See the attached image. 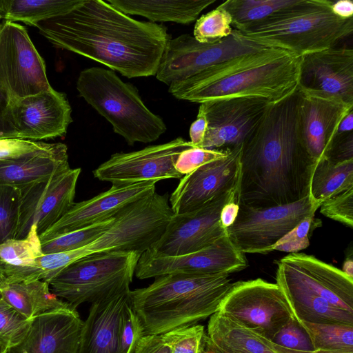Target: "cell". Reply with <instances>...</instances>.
Here are the masks:
<instances>
[{"mask_svg": "<svg viewBox=\"0 0 353 353\" xmlns=\"http://www.w3.org/2000/svg\"><path fill=\"white\" fill-rule=\"evenodd\" d=\"M204 352L205 353H236L221 349L210 341L206 334L204 339Z\"/></svg>", "mask_w": 353, "mask_h": 353, "instance_id": "9f6ffc18", "label": "cell"}, {"mask_svg": "<svg viewBox=\"0 0 353 353\" xmlns=\"http://www.w3.org/2000/svg\"><path fill=\"white\" fill-rule=\"evenodd\" d=\"M331 10L339 18L343 19L353 18V2L351 0L332 2Z\"/></svg>", "mask_w": 353, "mask_h": 353, "instance_id": "f5cc1de1", "label": "cell"}, {"mask_svg": "<svg viewBox=\"0 0 353 353\" xmlns=\"http://www.w3.org/2000/svg\"><path fill=\"white\" fill-rule=\"evenodd\" d=\"M229 151L230 148L211 150L192 147L180 153L174 167L177 172L184 176L208 163L225 157Z\"/></svg>", "mask_w": 353, "mask_h": 353, "instance_id": "7bdbcfd3", "label": "cell"}, {"mask_svg": "<svg viewBox=\"0 0 353 353\" xmlns=\"http://www.w3.org/2000/svg\"><path fill=\"white\" fill-rule=\"evenodd\" d=\"M6 350L3 353H6Z\"/></svg>", "mask_w": 353, "mask_h": 353, "instance_id": "be15d7a7", "label": "cell"}, {"mask_svg": "<svg viewBox=\"0 0 353 353\" xmlns=\"http://www.w3.org/2000/svg\"><path fill=\"white\" fill-rule=\"evenodd\" d=\"M205 334L204 327L196 324L163 334L171 347L172 353H201Z\"/></svg>", "mask_w": 353, "mask_h": 353, "instance_id": "60d3db41", "label": "cell"}, {"mask_svg": "<svg viewBox=\"0 0 353 353\" xmlns=\"http://www.w3.org/2000/svg\"><path fill=\"white\" fill-rule=\"evenodd\" d=\"M332 2L301 0L297 5L239 32L247 38L299 57L332 48L353 31V18L336 17L331 10Z\"/></svg>", "mask_w": 353, "mask_h": 353, "instance_id": "8992f818", "label": "cell"}, {"mask_svg": "<svg viewBox=\"0 0 353 353\" xmlns=\"http://www.w3.org/2000/svg\"><path fill=\"white\" fill-rule=\"evenodd\" d=\"M326 158L334 163L353 160V132L336 136Z\"/></svg>", "mask_w": 353, "mask_h": 353, "instance_id": "7dc6e473", "label": "cell"}, {"mask_svg": "<svg viewBox=\"0 0 353 353\" xmlns=\"http://www.w3.org/2000/svg\"><path fill=\"white\" fill-rule=\"evenodd\" d=\"M34 26L55 47L128 78L156 75L170 39L165 26L135 20L101 0H83L70 12Z\"/></svg>", "mask_w": 353, "mask_h": 353, "instance_id": "6da1fadb", "label": "cell"}, {"mask_svg": "<svg viewBox=\"0 0 353 353\" xmlns=\"http://www.w3.org/2000/svg\"><path fill=\"white\" fill-rule=\"evenodd\" d=\"M247 266L244 254L226 234L212 245L184 255H157L148 249L141 254L134 274L141 280L174 274H230Z\"/></svg>", "mask_w": 353, "mask_h": 353, "instance_id": "9a60e30c", "label": "cell"}, {"mask_svg": "<svg viewBox=\"0 0 353 353\" xmlns=\"http://www.w3.org/2000/svg\"><path fill=\"white\" fill-rule=\"evenodd\" d=\"M143 336L139 319L131 306H127L121 324L119 341V353H134L136 345Z\"/></svg>", "mask_w": 353, "mask_h": 353, "instance_id": "bcb514c9", "label": "cell"}, {"mask_svg": "<svg viewBox=\"0 0 353 353\" xmlns=\"http://www.w3.org/2000/svg\"><path fill=\"white\" fill-rule=\"evenodd\" d=\"M342 271L347 276L353 278V260L352 256L346 258L343 265Z\"/></svg>", "mask_w": 353, "mask_h": 353, "instance_id": "6f0895ef", "label": "cell"}, {"mask_svg": "<svg viewBox=\"0 0 353 353\" xmlns=\"http://www.w3.org/2000/svg\"><path fill=\"white\" fill-rule=\"evenodd\" d=\"M269 342H270V345H272V348L277 353H350V352H332V351H325V350H314V351H308V352L296 351V350H289L287 348H284V347L278 346L270 341H269Z\"/></svg>", "mask_w": 353, "mask_h": 353, "instance_id": "11a10c76", "label": "cell"}, {"mask_svg": "<svg viewBox=\"0 0 353 353\" xmlns=\"http://www.w3.org/2000/svg\"><path fill=\"white\" fill-rule=\"evenodd\" d=\"M231 25L230 14L219 6L196 20L193 37L201 43H215L231 34Z\"/></svg>", "mask_w": 353, "mask_h": 353, "instance_id": "8d00e7d4", "label": "cell"}, {"mask_svg": "<svg viewBox=\"0 0 353 353\" xmlns=\"http://www.w3.org/2000/svg\"><path fill=\"white\" fill-rule=\"evenodd\" d=\"M77 89L130 145L155 141L166 130L163 119L146 107L137 89L113 70L99 67L82 70Z\"/></svg>", "mask_w": 353, "mask_h": 353, "instance_id": "52a82bcc", "label": "cell"}, {"mask_svg": "<svg viewBox=\"0 0 353 353\" xmlns=\"http://www.w3.org/2000/svg\"><path fill=\"white\" fill-rule=\"evenodd\" d=\"M297 88L305 94L353 105V50L334 46L301 57Z\"/></svg>", "mask_w": 353, "mask_h": 353, "instance_id": "d6986e66", "label": "cell"}, {"mask_svg": "<svg viewBox=\"0 0 353 353\" xmlns=\"http://www.w3.org/2000/svg\"><path fill=\"white\" fill-rule=\"evenodd\" d=\"M130 291L131 306L144 335L196 325L219 311L233 283L229 274H165Z\"/></svg>", "mask_w": 353, "mask_h": 353, "instance_id": "3957f363", "label": "cell"}, {"mask_svg": "<svg viewBox=\"0 0 353 353\" xmlns=\"http://www.w3.org/2000/svg\"><path fill=\"white\" fill-rule=\"evenodd\" d=\"M300 60L301 57L274 48L225 70H204L172 83L168 92L178 99L199 103L240 97H261L273 103L296 90Z\"/></svg>", "mask_w": 353, "mask_h": 353, "instance_id": "277c9868", "label": "cell"}, {"mask_svg": "<svg viewBox=\"0 0 353 353\" xmlns=\"http://www.w3.org/2000/svg\"><path fill=\"white\" fill-rule=\"evenodd\" d=\"M201 353H205V352H204V347H203V350Z\"/></svg>", "mask_w": 353, "mask_h": 353, "instance_id": "6125c7cd", "label": "cell"}, {"mask_svg": "<svg viewBox=\"0 0 353 353\" xmlns=\"http://www.w3.org/2000/svg\"><path fill=\"white\" fill-rule=\"evenodd\" d=\"M0 82L11 101L52 89L44 61L26 30L8 21L0 31Z\"/></svg>", "mask_w": 353, "mask_h": 353, "instance_id": "7c38bea8", "label": "cell"}, {"mask_svg": "<svg viewBox=\"0 0 353 353\" xmlns=\"http://www.w3.org/2000/svg\"><path fill=\"white\" fill-rule=\"evenodd\" d=\"M114 219L115 216L81 230L41 242L42 253L43 254H49L65 252L81 248L100 236L113 223Z\"/></svg>", "mask_w": 353, "mask_h": 353, "instance_id": "e575fe53", "label": "cell"}, {"mask_svg": "<svg viewBox=\"0 0 353 353\" xmlns=\"http://www.w3.org/2000/svg\"><path fill=\"white\" fill-rule=\"evenodd\" d=\"M207 336L222 350L236 353H277L269 341L219 312L210 316Z\"/></svg>", "mask_w": 353, "mask_h": 353, "instance_id": "f1b7e54d", "label": "cell"}, {"mask_svg": "<svg viewBox=\"0 0 353 353\" xmlns=\"http://www.w3.org/2000/svg\"><path fill=\"white\" fill-rule=\"evenodd\" d=\"M42 255L36 226L31 228L26 238L9 240L0 245V261L11 265L36 267L35 259Z\"/></svg>", "mask_w": 353, "mask_h": 353, "instance_id": "d590c367", "label": "cell"}, {"mask_svg": "<svg viewBox=\"0 0 353 353\" xmlns=\"http://www.w3.org/2000/svg\"><path fill=\"white\" fill-rule=\"evenodd\" d=\"M83 0H0V14L8 21H20L30 26L64 14Z\"/></svg>", "mask_w": 353, "mask_h": 353, "instance_id": "4dcf8cb0", "label": "cell"}, {"mask_svg": "<svg viewBox=\"0 0 353 353\" xmlns=\"http://www.w3.org/2000/svg\"><path fill=\"white\" fill-rule=\"evenodd\" d=\"M130 291L128 288L91 303L77 353H119L121 327L130 303Z\"/></svg>", "mask_w": 353, "mask_h": 353, "instance_id": "cb8c5ba5", "label": "cell"}, {"mask_svg": "<svg viewBox=\"0 0 353 353\" xmlns=\"http://www.w3.org/2000/svg\"><path fill=\"white\" fill-rule=\"evenodd\" d=\"M30 320L0 297V345L7 349L17 344L26 333Z\"/></svg>", "mask_w": 353, "mask_h": 353, "instance_id": "ab89813d", "label": "cell"}, {"mask_svg": "<svg viewBox=\"0 0 353 353\" xmlns=\"http://www.w3.org/2000/svg\"><path fill=\"white\" fill-rule=\"evenodd\" d=\"M352 110L353 105L301 92L299 108L301 134L307 152L316 163L326 158L340 122Z\"/></svg>", "mask_w": 353, "mask_h": 353, "instance_id": "603a6c76", "label": "cell"}, {"mask_svg": "<svg viewBox=\"0 0 353 353\" xmlns=\"http://www.w3.org/2000/svg\"><path fill=\"white\" fill-rule=\"evenodd\" d=\"M69 168L68 147L65 145L56 152L28 159L0 161V184L21 188Z\"/></svg>", "mask_w": 353, "mask_h": 353, "instance_id": "4316f807", "label": "cell"}, {"mask_svg": "<svg viewBox=\"0 0 353 353\" xmlns=\"http://www.w3.org/2000/svg\"><path fill=\"white\" fill-rule=\"evenodd\" d=\"M314 350L353 353V326L341 323L301 322Z\"/></svg>", "mask_w": 353, "mask_h": 353, "instance_id": "836d02e7", "label": "cell"}, {"mask_svg": "<svg viewBox=\"0 0 353 353\" xmlns=\"http://www.w3.org/2000/svg\"><path fill=\"white\" fill-rule=\"evenodd\" d=\"M270 341L289 350L303 352L314 350L307 330L296 318L284 325Z\"/></svg>", "mask_w": 353, "mask_h": 353, "instance_id": "b9f144b4", "label": "cell"}, {"mask_svg": "<svg viewBox=\"0 0 353 353\" xmlns=\"http://www.w3.org/2000/svg\"><path fill=\"white\" fill-rule=\"evenodd\" d=\"M156 181H143L125 186H114L98 195L79 203L39 236L41 243L81 230L110 219L137 201L153 193Z\"/></svg>", "mask_w": 353, "mask_h": 353, "instance_id": "44dd1931", "label": "cell"}, {"mask_svg": "<svg viewBox=\"0 0 353 353\" xmlns=\"http://www.w3.org/2000/svg\"><path fill=\"white\" fill-rule=\"evenodd\" d=\"M314 221V216L305 218L275 244L273 251L296 253L307 248L310 245L309 232Z\"/></svg>", "mask_w": 353, "mask_h": 353, "instance_id": "f6af8a7d", "label": "cell"}, {"mask_svg": "<svg viewBox=\"0 0 353 353\" xmlns=\"http://www.w3.org/2000/svg\"><path fill=\"white\" fill-rule=\"evenodd\" d=\"M290 255L306 273L353 308V278L314 256L299 252Z\"/></svg>", "mask_w": 353, "mask_h": 353, "instance_id": "d6a6232c", "label": "cell"}, {"mask_svg": "<svg viewBox=\"0 0 353 353\" xmlns=\"http://www.w3.org/2000/svg\"><path fill=\"white\" fill-rule=\"evenodd\" d=\"M208 129V120L203 107L200 105L196 120L190 128V143L194 147L201 148Z\"/></svg>", "mask_w": 353, "mask_h": 353, "instance_id": "681fc988", "label": "cell"}, {"mask_svg": "<svg viewBox=\"0 0 353 353\" xmlns=\"http://www.w3.org/2000/svg\"><path fill=\"white\" fill-rule=\"evenodd\" d=\"M83 321L71 305L39 314L6 353H77Z\"/></svg>", "mask_w": 353, "mask_h": 353, "instance_id": "7402d4cb", "label": "cell"}, {"mask_svg": "<svg viewBox=\"0 0 353 353\" xmlns=\"http://www.w3.org/2000/svg\"><path fill=\"white\" fill-rule=\"evenodd\" d=\"M21 207L19 188L0 184V245L15 239Z\"/></svg>", "mask_w": 353, "mask_h": 353, "instance_id": "74e56055", "label": "cell"}, {"mask_svg": "<svg viewBox=\"0 0 353 353\" xmlns=\"http://www.w3.org/2000/svg\"><path fill=\"white\" fill-rule=\"evenodd\" d=\"M5 283L4 277L0 274V290Z\"/></svg>", "mask_w": 353, "mask_h": 353, "instance_id": "680465c9", "label": "cell"}, {"mask_svg": "<svg viewBox=\"0 0 353 353\" xmlns=\"http://www.w3.org/2000/svg\"><path fill=\"white\" fill-rule=\"evenodd\" d=\"M242 145L230 148L225 157L208 163L183 176L169 198L173 214L196 210L238 188Z\"/></svg>", "mask_w": 353, "mask_h": 353, "instance_id": "ffe728a7", "label": "cell"}, {"mask_svg": "<svg viewBox=\"0 0 353 353\" xmlns=\"http://www.w3.org/2000/svg\"><path fill=\"white\" fill-rule=\"evenodd\" d=\"M71 112L65 94L52 88L11 101L6 121L12 139L35 141L64 136Z\"/></svg>", "mask_w": 353, "mask_h": 353, "instance_id": "e0dca14e", "label": "cell"}, {"mask_svg": "<svg viewBox=\"0 0 353 353\" xmlns=\"http://www.w3.org/2000/svg\"><path fill=\"white\" fill-rule=\"evenodd\" d=\"M218 312L268 341L295 318L279 286L260 278L233 283Z\"/></svg>", "mask_w": 353, "mask_h": 353, "instance_id": "30bf717a", "label": "cell"}, {"mask_svg": "<svg viewBox=\"0 0 353 353\" xmlns=\"http://www.w3.org/2000/svg\"><path fill=\"white\" fill-rule=\"evenodd\" d=\"M0 297H1V294H0Z\"/></svg>", "mask_w": 353, "mask_h": 353, "instance_id": "e7e4bbea", "label": "cell"}, {"mask_svg": "<svg viewBox=\"0 0 353 353\" xmlns=\"http://www.w3.org/2000/svg\"><path fill=\"white\" fill-rule=\"evenodd\" d=\"M353 188V160L334 163L327 158L316 162L310 181V197L321 204Z\"/></svg>", "mask_w": 353, "mask_h": 353, "instance_id": "f546056e", "label": "cell"}, {"mask_svg": "<svg viewBox=\"0 0 353 353\" xmlns=\"http://www.w3.org/2000/svg\"><path fill=\"white\" fill-rule=\"evenodd\" d=\"M271 103L256 97L222 98L200 103L208 120L201 148L226 149L242 145Z\"/></svg>", "mask_w": 353, "mask_h": 353, "instance_id": "ac0fdd59", "label": "cell"}, {"mask_svg": "<svg viewBox=\"0 0 353 353\" xmlns=\"http://www.w3.org/2000/svg\"><path fill=\"white\" fill-rule=\"evenodd\" d=\"M65 145L62 143H47L22 139H1L0 161L28 159L38 155L56 152Z\"/></svg>", "mask_w": 353, "mask_h": 353, "instance_id": "f35d334b", "label": "cell"}, {"mask_svg": "<svg viewBox=\"0 0 353 353\" xmlns=\"http://www.w3.org/2000/svg\"><path fill=\"white\" fill-rule=\"evenodd\" d=\"M2 19V17H1V15L0 14V19ZM2 25H3V23L1 24V23H0V31H1V28H2Z\"/></svg>", "mask_w": 353, "mask_h": 353, "instance_id": "94428289", "label": "cell"}, {"mask_svg": "<svg viewBox=\"0 0 353 353\" xmlns=\"http://www.w3.org/2000/svg\"><path fill=\"white\" fill-rule=\"evenodd\" d=\"M134 353H172L164 334L144 335L138 341Z\"/></svg>", "mask_w": 353, "mask_h": 353, "instance_id": "c3c4849f", "label": "cell"}, {"mask_svg": "<svg viewBox=\"0 0 353 353\" xmlns=\"http://www.w3.org/2000/svg\"><path fill=\"white\" fill-rule=\"evenodd\" d=\"M11 99L0 82V139H12L7 121L6 114Z\"/></svg>", "mask_w": 353, "mask_h": 353, "instance_id": "f907efd6", "label": "cell"}, {"mask_svg": "<svg viewBox=\"0 0 353 353\" xmlns=\"http://www.w3.org/2000/svg\"><path fill=\"white\" fill-rule=\"evenodd\" d=\"M1 298L28 319L70 305L50 291V285L43 280L4 283L0 290Z\"/></svg>", "mask_w": 353, "mask_h": 353, "instance_id": "83f0119b", "label": "cell"}, {"mask_svg": "<svg viewBox=\"0 0 353 353\" xmlns=\"http://www.w3.org/2000/svg\"><path fill=\"white\" fill-rule=\"evenodd\" d=\"M172 215L167 194L155 191L121 210L113 223L88 245L35 259L41 280L49 283L65 266L88 256L110 252L142 254L161 236Z\"/></svg>", "mask_w": 353, "mask_h": 353, "instance_id": "5b68a950", "label": "cell"}, {"mask_svg": "<svg viewBox=\"0 0 353 353\" xmlns=\"http://www.w3.org/2000/svg\"><path fill=\"white\" fill-rule=\"evenodd\" d=\"M6 350V348H5L3 346L0 345V353H3Z\"/></svg>", "mask_w": 353, "mask_h": 353, "instance_id": "91938a15", "label": "cell"}, {"mask_svg": "<svg viewBox=\"0 0 353 353\" xmlns=\"http://www.w3.org/2000/svg\"><path fill=\"white\" fill-rule=\"evenodd\" d=\"M141 253L110 252L77 260L49 281L52 293L73 308L130 288Z\"/></svg>", "mask_w": 353, "mask_h": 353, "instance_id": "ba28073f", "label": "cell"}, {"mask_svg": "<svg viewBox=\"0 0 353 353\" xmlns=\"http://www.w3.org/2000/svg\"><path fill=\"white\" fill-rule=\"evenodd\" d=\"M81 168H67L19 188L21 207L15 239L27 237L33 226L40 236L74 205Z\"/></svg>", "mask_w": 353, "mask_h": 353, "instance_id": "4fadbf2b", "label": "cell"}, {"mask_svg": "<svg viewBox=\"0 0 353 353\" xmlns=\"http://www.w3.org/2000/svg\"><path fill=\"white\" fill-rule=\"evenodd\" d=\"M239 210V205L236 194L229 200L223 207L221 214L220 221L222 226L227 229L231 226L235 221Z\"/></svg>", "mask_w": 353, "mask_h": 353, "instance_id": "816d5d0a", "label": "cell"}, {"mask_svg": "<svg viewBox=\"0 0 353 353\" xmlns=\"http://www.w3.org/2000/svg\"><path fill=\"white\" fill-rule=\"evenodd\" d=\"M300 97L296 88L272 103L243 143L237 191L239 205L266 208L294 203L310 194L316 163L301 134Z\"/></svg>", "mask_w": 353, "mask_h": 353, "instance_id": "7a4b0ae2", "label": "cell"}, {"mask_svg": "<svg viewBox=\"0 0 353 353\" xmlns=\"http://www.w3.org/2000/svg\"><path fill=\"white\" fill-rule=\"evenodd\" d=\"M216 0H108L121 12L139 15L152 23L174 22L189 24Z\"/></svg>", "mask_w": 353, "mask_h": 353, "instance_id": "484cf974", "label": "cell"}, {"mask_svg": "<svg viewBox=\"0 0 353 353\" xmlns=\"http://www.w3.org/2000/svg\"><path fill=\"white\" fill-rule=\"evenodd\" d=\"M353 129V110H351L340 122L336 136H340L352 132Z\"/></svg>", "mask_w": 353, "mask_h": 353, "instance_id": "db71d44e", "label": "cell"}, {"mask_svg": "<svg viewBox=\"0 0 353 353\" xmlns=\"http://www.w3.org/2000/svg\"><path fill=\"white\" fill-rule=\"evenodd\" d=\"M320 205L309 195L294 203L266 208L239 205L237 217L226 229L227 234L242 253L267 254L302 220L314 216Z\"/></svg>", "mask_w": 353, "mask_h": 353, "instance_id": "8fae6325", "label": "cell"}, {"mask_svg": "<svg viewBox=\"0 0 353 353\" xmlns=\"http://www.w3.org/2000/svg\"><path fill=\"white\" fill-rule=\"evenodd\" d=\"M319 208L327 218L353 228V188L325 200Z\"/></svg>", "mask_w": 353, "mask_h": 353, "instance_id": "ee69618b", "label": "cell"}, {"mask_svg": "<svg viewBox=\"0 0 353 353\" xmlns=\"http://www.w3.org/2000/svg\"><path fill=\"white\" fill-rule=\"evenodd\" d=\"M192 147L190 141L178 137L137 151L114 153L93 170V175L114 186L179 179L183 175L175 169L176 161L182 151Z\"/></svg>", "mask_w": 353, "mask_h": 353, "instance_id": "5bb4252c", "label": "cell"}, {"mask_svg": "<svg viewBox=\"0 0 353 353\" xmlns=\"http://www.w3.org/2000/svg\"><path fill=\"white\" fill-rule=\"evenodd\" d=\"M274 48L247 38L235 29L228 37L211 43L199 42L188 34H181L168 41L156 77L170 85L210 68Z\"/></svg>", "mask_w": 353, "mask_h": 353, "instance_id": "9c48e42d", "label": "cell"}, {"mask_svg": "<svg viewBox=\"0 0 353 353\" xmlns=\"http://www.w3.org/2000/svg\"><path fill=\"white\" fill-rule=\"evenodd\" d=\"M276 280L294 317L300 323H341L353 326V314L333 305L279 266Z\"/></svg>", "mask_w": 353, "mask_h": 353, "instance_id": "d4e9b609", "label": "cell"}, {"mask_svg": "<svg viewBox=\"0 0 353 353\" xmlns=\"http://www.w3.org/2000/svg\"><path fill=\"white\" fill-rule=\"evenodd\" d=\"M301 0H228L219 6L232 18L235 30L242 31L261 23L296 5Z\"/></svg>", "mask_w": 353, "mask_h": 353, "instance_id": "1f68e13d", "label": "cell"}, {"mask_svg": "<svg viewBox=\"0 0 353 353\" xmlns=\"http://www.w3.org/2000/svg\"><path fill=\"white\" fill-rule=\"evenodd\" d=\"M238 191L226 192L196 210L171 216L161 236L150 248L157 255L180 256L197 252L227 234L220 221L223 205Z\"/></svg>", "mask_w": 353, "mask_h": 353, "instance_id": "2e32d148", "label": "cell"}]
</instances>
